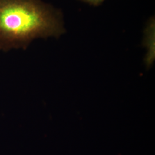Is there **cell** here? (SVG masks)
I'll return each instance as SVG.
<instances>
[{
  "label": "cell",
  "mask_w": 155,
  "mask_h": 155,
  "mask_svg": "<svg viewBox=\"0 0 155 155\" xmlns=\"http://www.w3.org/2000/svg\"><path fill=\"white\" fill-rule=\"evenodd\" d=\"M65 32L61 10L43 0H0V51L25 49L35 39Z\"/></svg>",
  "instance_id": "1"
},
{
  "label": "cell",
  "mask_w": 155,
  "mask_h": 155,
  "mask_svg": "<svg viewBox=\"0 0 155 155\" xmlns=\"http://www.w3.org/2000/svg\"><path fill=\"white\" fill-rule=\"evenodd\" d=\"M86 3H87L91 5L98 6L100 5L105 0H80Z\"/></svg>",
  "instance_id": "2"
}]
</instances>
